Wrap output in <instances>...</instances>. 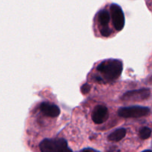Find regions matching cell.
Masks as SVG:
<instances>
[{"label": "cell", "mask_w": 152, "mask_h": 152, "mask_svg": "<svg viewBox=\"0 0 152 152\" xmlns=\"http://www.w3.org/2000/svg\"><path fill=\"white\" fill-rule=\"evenodd\" d=\"M111 16L113 25L117 31L123 30L125 25V16L123 10L120 5L117 4H112L110 7Z\"/></svg>", "instance_id": "277c9868"}, {"label": "cell", "mask_w": 152, "mask_h": 152, "mask_svg": "<svg viewBox=\"0 0 152 152\" xmlns=\"http://www.w3.org/2000/svg\"><path fill=\"white\" fill-rule=\"evenodd\" d=\"M41 152H73L64 139H45L40 142Z\"/></svg>", "instance_id": "7a4b0ae2"}, {"label": "cell", "mask_w": 152, "mask_h": 152, "mask_svg": "<svg viewBox=\"0 0 152 152\" xmlns=\"http://www.w3.org/2000/svg\"><path fill=\"white\" fill-rule=\"evenodd\" d=\"M123 63L119 59H107L97 66V71L107 80H114L118 78L123 71Z\"/></svg>", "instance_id": "6da1fadb"}, {"label": "cell", "mask_w": 152, "mask_h": 152, "mask_svg": "<svg viewBox=\"0 0 152 152\" xmlns=\"http://www.w3.org/2000/svg\"><path fill=\"white\" fill-rule=\"evenodd\" d=\"M83 152H96V151H94V150H91V149H86L83 151Z\"/></svg>", "instance_id": "4fadbf2b"}, {"label": "cell", "mask_w": 152, "mask_h": 152, "mask_svg": "<svg viewBox=\"0 0 152 152\" xmlns=\"http://www.w3.org/2000/svg\"><path fill=\"white\" fill-rule=\"evenodd\" d=\"M109 117L108 108L102 105H96L92 111L91 118L96 124H102L107 121Z\"/></svg>", "instance_id": "8992f818"}, {"label": "cell", "mask_w": 152, "mask_h": 152, "mask_svg": "<svg viewBox=\"0 0 152 152\" xmlns=\"http://www.w3.org/2000/svg\"><path fill=\"white\" fill-rule=\"evenodd\" d=\"M140 137L142 140H146L151 137V130L148 127H143L140 130Z\"/></svg>", "instance_id": "30bf717a"}, {"label": "cell", "mask_w": 152, "mask_h": 152, "mask_svg": "<svg viewBox=\"0 0 152 152\" xmlns=\"http://www.w3.org/2000/svg\"><path fill=\"white\" fill-rule=\"evenodd\" d=\"M110 20H111L110 13L107 10H102L98 13V21L102 27L108 26Z\"/></svg>", "instance_id": "9c48e42d"}, {"label": "cell", "mask_w": 152, "mask_h": 152, "mask_svg": "<svg viewBox=\"0 0 152 152\" xmlns=\"http://www.w3.org/2000/svg\"><path fill=\"white\" fill-rule=\"evenodd\" d=\"M100 33L103 37H108L110 36V34H111V29L108 28V26L106 27H102V29L100 30Z\"/></svg>", "instance_id": "8fae6325"}, {"label": "cell", "mask_w": 152, "mask_h": 152, "mask_svg": "<svg viewBox=\"0 0 152 152\" xmlns=\"http://www.w3.org/2000/svg\"><path fill=\"white\" fill-rule=\"evenodd\" d=\"M151 96V91L148 88H142L139 90H133L128 91L123 94L122 99L123 100L137 101L145 100L148 99Z\"/></svg>", "instance_id": "5b68a950"}, {"label": "cell", "mask_w": 152, "mask_h": 152, "mask_svg": "<svg viewBox=\"0 0 152 152\" xmlns=\"http://www.w3.org/2000/svg\"><path fill=\"white\" fill-rule=\"evenodd\" d=\"M150 113L149 108L139 105L123 107L118 110V115L123 118H140L149 115Z\"/></svg>", "instance_id": "3957f363"}, {"label": "cell", "mask_w": 152, "mask_h": 152, "mask_svg": "<svg viewBox=\"0 0 152 152\" xmlns=\"http://www.w3.org/2000/svg\"><path fill=\"white\" fill-rule=\"evenodd\" d=\"M42 112L49 117H57L60 114V109L54 104L44 102L39 106Z\"/></svg>", "instance_id": "52a82bcc"}, {"label": "cell", "mask_w": 152, "mask_h": 152, "mask_svg": "<svg viewBox=\"0 0 152 152\" xmlns=\"http://www.w3.org/2000/svg\"><path fill=\"white\" fill-rule=\"evenodd\" d=\"M142 152H151V150H145V151H144Z\"/></svg>", "instance_id": "5bb4252c"}, {"label": "cell", "mask_w": 152, "mask_h": 152, "mask_svg": "<svg viewBox=\"0 0 152 152\" xmlns=\"http://www.w3.org/2000/svg\"><path fill=\"white\" fill-rule=\"evenodd\" d=\"M91 91V86L88 84H84L81 87V92L83 94H86L89 93V91Z\"/></svg>", "instance_id": "7c38bea8"}, {"label": "cell", "mask_w": 152, "mask_h": 152, "mask_svg": "<svg viewBox=\"0 0 152 152\" xmlns=\"http://www.w3.org/2000/svg\"><path fill=\"white\" fill-rule=\"evenodd\" d=\"M126 134V130L125 129H118L117 130L114 131L112 133L110 134L108 137V140L114 141V142H118L123 140Z\"/></svg>", "instance_id": "ba28073f"}]
</instances>
